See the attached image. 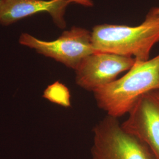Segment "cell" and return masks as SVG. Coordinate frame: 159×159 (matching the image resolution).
Returning <instances> with one entry per match:
<instances>
[{"instance_id":"obj_1","label":"cell","mask_w":159,"mask_h":159,"mask_svg":"<svg viewBox=\"0 0 159 159\" xmlns=\"http://www.w3.org/2000/svg\"><path fill=\"white\" fill-rule=\"evenodd\" d=\"M159 90V54L147 61L136 60L119 79L94 91L98 106L118 118L129 113L141 97Z\"/></svg>"},{"instance_id":"obj_2","label":"cell","mask_w":159,"mask_h":159,"mask_svg":"<svg viewBox=\"0 0 159 159\" xmlns=\"http://www.w3.org/2000/svg\"><path fill=\"white\" fill-rule=\"evenodd\" d=\"M91 41L96 52L147 61L154 46L159 42V17L151 10L144 21L136 27L98 25L93 29Z\"/></svg>"},{"instance_id":"obj_3","label":"cell","mask_w":159,"mask_h":159,"mask_svg":"<svg viewBox=\"0 0 159 159\" xmlns=\"http://www.w3.org/2000/svg\"><path fill=\"white\" fill-rule=\"evenodd\" d=\"M93 159H156L148 145L107 116L93 129Z\"/></svg>"},{"instance_id":"obj_4","label":"cell","mask_w":159,"mask_h":159,"mask_svg":"<svg viewBox=\"0 0 159 159\" xmlns=\"http://www.w3.org/2000/svg\"><path fill=\"white\" fill-rule=\"evenodd\" d=\"M19 43L34 49L66 67L75 70L85 57L96 52L91 41V33L86 29L73 27L65 31L57 40L46 41L37 39L29 33L20 35Z\"/></svg>"},{"instance_id":"obj_5","label":"cell","mask_w":159,"mask_h":159,"mask_svg":"<svg viewBox=\"0 0 159 159\" xmlns=\"http://www.w3.org/2000/svg\"><path fill=\"white\" fill-rule=\"evenodd\" d=\"M133 57L96 52L85 57L75 71V83L81 88L94 92L116 80L135 63Z\"/></svg>"},{"instance_id":"obj_6","label":"cell","mask_w":159,"mask_h":159,"mask_svg":"<svg viewBox=\"0 0 159 159\" xmlns=\"http://www.w3.org/2000/svg\"><path fill=\"white\" fill-rule=\"evenodd\" d=\"M129 114L123 129L145 143L159 159V90L141 97Z\"/></svg>"},{"instance_id":"obj_7","label":"cell","mask_w":159,"mask_h":159,"mask_svg":"<svg viewBox=\"0 0 159 159\" xmlns=\"http://www.w3.org/2000/svg\"><path fill=\"white\" fill-rule=\"evenodd\" d=\"M69 0H1L0 24L8 26L41 12H48L60 29L66 27L64 14Z\"/></svg>"},{"instance_id":"obj_8","label":"cell","mask_w":159,"mask_h":159,"mask_svg":"<svg viewBox=\"0 0 159 159\" xmlns=\"http://www.w3.org/2000/svg\"><path fill=\"white\" fill-rule=\"evenodd\" d=\"M43 97L51 102L64 107L71 106V94L68 87L58 81L48 85L44 91Z\"/></svg>"},{"instance_id":"obj_9","label":"cell","mask_w":159,"mask_h":159,"mask_svg":"<svg viewBox=\"0 0 159 159\" xmlns=\"http://www.w3.org/2000/svg\"><path fill=\"white\" fill-rule=\"evenodd\" d=\"M71 2H75L80 5L85 7H91L93 6V2L91 0H69Z\"/></svg>"},{"instance_id":"obj_10","label":"cell","mask_w":159,"mask_h":159,"mask_svg":"<svg viewBox=\"0 0 159 159\" xmlns=\"http://www.w3.org/2000/svg\"><path fill=\"white\" fill-rule=\"evenodd\" d=\"M152 10L153 11L154 14H156L157 16L159 17V8H154L152 9Z\"/></svg>"},{"instance_id":"obj_11","label":"cell","mask_w":159,"mask_h":159,"mask_svg":"<svg viewBox=\"0 0 159 159\" xmlns=\"http://www.w3.org/2000/svg\"><path fill=\"white\" fill-rule=\"evenodd\" d=\"M0 1H1V0H0Z\"/></svg>"}]
</instances>
